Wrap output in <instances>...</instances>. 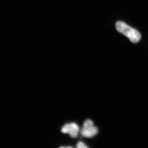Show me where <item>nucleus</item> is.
I'll return each instance as SVG.
<instances>
[{
	"label": "nucleus",
	"instance_id": "nucleus-1",
	"mask_svg": "<svg viewBox=\"0 0 148 148\" xmlns=\"http://www.w3.org/2000/svg\"><path fill=\"white\" fill-rule=\"evenodd\" d=\"M116 27L118 32L129 38L132 43L138 42L141 39V35L137 30L129 27L123 21H117Z\"/></svg>",
	"mask_w": 148,
	"mask_h": 148
},
{
	"label": "nucleus",
	"instance_id": "nucleus-4",
	"mask_svg": "<svg viewBox=\"0 0 148 148\" xmlns=\"http://www.w3.org/2000/svg\"><path fill=\"white\" fill-rule=\"evenodd\" d=\"M77 147L78 148H87L88 147L85 145L84 143L81 142H79L77 144Z\"/></svg>",
	"mask_w": 148,
	"mask_h": 148
},
{
	"label": "nucleus",
	"instance_id": "nucleus-2",
	"mask_svg": "<svg viewBox=\"0 0 148 148\" xmlns=\"http://www.w3.org/2000/svg\"><path fill=\"white\" fill-rule=\"evenodd\" d=\"M98 128L93 125V122L90 119L84 122L81 130L82 135L86 138H92L98 133Z\"/></svg>",
	"mask_w": 148,
	"mask_h": 148
},
{
	"label": "nucleus",
	"instance_id": "nucleus-3",
	"mask_svg": "<svg viewBox=\"0 0 148 148\" xmlns=\"http://www.w3.org/2000/svg\"><path fill=\"white\" fill-rule=\"evenodd\" d=\"M79 131V127L75 123H67L62 127L61 132L64 133H69L73 138H76Z\"/></svg>",
	"mask_w": 148,
	"mask_h": 148
}]
</instances>
